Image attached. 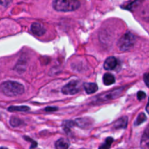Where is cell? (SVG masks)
Returning <instances> with one entry per match:
<instances>
[{"label":"cell","mask_w":149,"mask_h":149,"mask_svg":"<svg viewBox=\"0 0 149 149\" xmlns=\"http://www.w3.org/2000/svg\"><path fill=\"white\" fill-rule=\"evenodd\" d=\"M0 90L6 96L16 97L23 94L25 89L20 83L14 81H7L0 85Z\"/></svg>","instance_id":"1"},{"label":"cell","mask_w":149,"mask_h":149,"mask_svg":"<svg viewBox=\"0 0 149 149\" xmlns=\"http://www.w3.org/2000/svg\"><path fill=\"white\" fill-rule=\"evenodd\" d=\"M74 123H75V125L83 128L90 126L91 121H89V119L87 118H80V119H77V120L74 121Z\"/></svg>","instance_id":"12"},{"label":"cell","mask_w":149,"mask_h":149,"mask_svg":"<svg viewBox=\"0 0 149 149\" xmlns=\"http://www.w3.org/2000/svg\"><path fill=\"white\" fill-rule=\"evenodd\" d=\"M81 83L79 81H71L62 88V93L65 95H75L81 90Z\"/></svg>","instance_id":"5"},{"label":"cell","mask_w":149,"mask_h":149,"mask_svg":"<svg viewBox=\"0 0 149 149\" xmlns=\"http://www.w3.org/2000/svg\"><path fill=\"white\" fill-rule=\"evenodd\" d=\"M146 111L148 112V113H149V98H148V103H147L146 108Z\"/></svg>","instance_id":"21"},{"label":"cell","mask_w":149,"mask_h":149,"mask_svg":"<svg viewBox=\"0 0 149 149\" xmlns=\"http://www.w3.org/2000/svg\"><path fill=\"white\" fill-rule=\"evenodd\" d=\"M143 79L146 84L147 87L149 88V73H147V74H146L145 75H144Z\"/></svg>","instance_id":"19"},{"label":"cell","mask_w":149,"mask_h":149,"mask_svg":"<svg viewBox=\"0 0 149 149\" xmlns=\"http://www.w3.org/2000/svg\"><path fill=\"white\" fill-rule=\"evenodd\" d=\"M146 93L143 91H139L138 93V94H137V97H138V99L139 100H143L146 97Z\"/></svg>","instance_id":"18"},{"label":"cell","mask_w":149,"mask_h":149,"mask_svg":"<svg viewBox=\"0 0 149 149\" xmlns=\"http://www.w3.org/2000/svg\"><path fill=\"white\" fill-rule=\"evenodd\" d=\"M136 41L135 35L131 32L125 33L118 42V48L122 52L129 51L133 47Z\"/></svg>","instance_id":"3"},{"label":"cell","mask_w":149,"mask_h":149,"mask_svg":"<svg viewBox=\"0 0 149 149\" xmlns=\"http://www.w3.org/2000/svg\"><path fill=\"white\" fill-rule=\"evenodd\" d=\"M146 119H147L146 116L143 113H141L139 115H138V118H137L136 121H135V125L138 126V125H141V124L143 123Z\"/></svg>","instance_id":"16"},{"label":"cell","mask_w":149,"mask_h":149,"mask_svg":"<svg viewBox=\"0 0 149 149\" xmlns=\"http://www.w3.org/2000/svg\"><path fill=\"white\" fill-rule=\"evenodd\" d=\"M103 84H106V85H111V84H114L115 78L111 74L106 73V74L103 75Z\"/></svg>","instance_id":"13"},{"label":"cell","mask_w":149,"mask_h":149,"mask_svg":"<svg viewBox=\"0 0 149 149\" xmlns=\"http://www.w3.org/2000/svg\"><path fill=\"white\" fill-rule=\"evenodd\" d=\"M83 87L87 94H93L98 90V87L95 83H84Z\"/></svg>","instance_id":"10"},{"label":"cell","mask_w":149,"mask_h":149,"mask_svg":"<svg viewBox=\"0 0 149 149\" xmlns=\"http://www.w3.org/2000/svg\"><path fill=\"white\" fill-rule=\"evenodd\" d=\"M45 110L46 111H55L58 110V109L56 107H47Z\"/></svg>","instance_id":"20"},{"label":"cell","mask_w":149,"mask_h":149,"mask_svg":"<svg viewBox=\"0 0 149 149\" xmlns=\"http://www.w3.org/2000/svg\"><path fill=\"white\" fill-rule=\"evenodd\" d=\"M31 31L34 35L37 36H42L46 32V29H45L42 24L39 23H33L31 26Z\"/></svg>","instance_id":"6"},{"label":"cell","mask_w":149,"mask_h":149,"mask_svg":"<svg viewBox=\"0 0 149 149\" xmlns=\"http://www.w3.org/2000/svg\"><path fill=\"white\" fill-rule=\"evenodd\" d=\"M29 110V107L26 106H10L8 108L9 111H28Z\"/></svg>","instance_id":"14"},{"label":"cell","mask_w":149,"mask_h":149,"mask_svg":"<svg viewBox=\"0 0 149 149\" xmlns=\"http://www.w3.org/2000/svg\"><path fill=\"white\" fill-rule=\"evenodd\" d=\"M113 139L112 138H107L106 141L103 144H102L100 146L99 149H109L111 146V144L113 143Z\"/></svg>","instance_id":"15"},{"label":"cell","mask_w":149,"mask_h":149,"mask_svg":"<svg viewBox=\"0 0 149 149\" xmlns=\"http://www.w3.org/2000/svg\"><path fill=\"white\" fill-rule=\"evenodd\" d=\"M22 123L20 119H17V118L13 117L11 119H10V125L13 127H17Z\"/></svg>","instance_id":"17"},{"label":"cell","mask_w":149,"mask_h":149,"mask_svg":"<svg viewBox=\"0 0 149 149\" xmlns=\"http://www.w3.org/2000/svg\"><path fill=\"white\" fill-rule=\"evenodd\" d=\"M0 149H7V148H4V147H1V148H0Z\"/></svg>","instance_id":"22"},{"label":"cell","mask_w":149,"mask_h":149,"mask_svg":"<svg viewBox=\"0 0 149 149\" xmlns=\"http://www.w3.org/2000/svg\"><path fill=\"white\" fill-rule=\"evenodd\" d=\"M141 148L142 149H149V128L144 132L141 138Z\"/></svg>","instance_id":"8"},{"label":"cell","mask_w":149,"mask_h":149,"mask_svg":"<svg viewBox=\"0 0 149 149\" xmlns=\"http://www.w3.org/2000/svg\"><path fill=\"white\" fill-rule=\"evenodd\" d=\"M69 146V143L65 138H61L55 143L56 149H68Z\"/></svg>","instance_id":"11"},{"label":"cell","mask_w":149,"mask_h":149,"mask_svg":"<svg viewBox=\"0 0 149 149\" xmlns=\"http://www.w3.org/2000/svg\"><path fill=\"white\" fill-rule=\"evenodd\" d=\"M123 90L124 88H122V87H120V88L113 89V90L107 92V93L100 94V95L97 96V98L96 99H97V102H105L107 101V100L116 99V97L120 96V95L122 94Z\"/></svg>","instance_id":"4"},{"label":"cell","mask_w":149,"mask_h":149,"mask_svg":"<svg viewBox=\"0 0 149 149\" xmlns=\"http://www.w3.org/2000/svg\"><path fill=\"white\" fill-rule=\"evenodd\" d=\"M127 121L128 119L127 116H123L116 120L113 125V128L114 129H121V128H125L127 126Z\"/></svg>","instance_id":"9"},{"label":"cell","mask_w":149,"mask_h":149,"mask_svg":"<svg viewBox=\"0 0 149 149\" xmlns=\"http://www.w3.org/2000/svg\"><path fill=\"white\" fill-rule=\"evenodd\" d=\"M79 0H54L52 7L58 12H72L79 8Z\"/></svg>","instance_id":"2"},{"label":"cell","mask_w":149,"mask_h":149,"mask_svg":"<svg viewBox=\"0 0 149 149\" xmlns=\"http://www.w3.org/2000/svg\"><path fill=\"white\" fill-rule=\"evenodd\" d=\"M117 65H118L117 59H116V58H114V57L111 56V57H109V58L106 60L103 67H104V68L106 70L109 71V70L114 69V68L117 66Z\"/></svg>","instance_id":"7"}]
</instances>
